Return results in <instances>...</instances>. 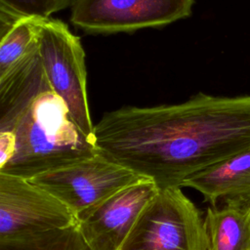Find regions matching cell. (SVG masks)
I'll list each match as a JSON object with an SVG mask.
<instances>
[{"label": "cell", "instance_id": "1", "mask_svg": "<svg viewBox=\"0 0 250 250\" xmlns=\"http://www.w3.org/2000/svg\"><path fill=\"white\" fill-rule=\"evenodd\" d=\"M100 153L158 188H182L189 177L250 149V95L197 93L176 104L127 105L94 126Z\"/></svg>", "mask_w": 250, "mask_h": 250}, {"label": "cell", "instance_id": "2", "mask_svg": "<svg viewBox=\"0 0 250 250\" xmlns=\"http://www.w3.org/2000/svg\"><path fill=\"white\" fill-rule=\"evenodd\" d=\"M0 133L14 143L0 173L27 180L99 152L53 91L38 49L0 76Z\"/></svg>", "mask_w": 250, "mask_h": 250}, {"label": "cell", "instance_id": "3", "mask_svg": "<svg viewBox=\"0 0 250 250\" xmlns=\"http://www.w3.org/2000/svg\"><path fill=\"white\" fill-rule=\"evenodd\" d=\"M120 250H207L204 219L180 187L159 188Z\"/></svg>", "mask_w": 250, "mask_h": 250}, {"label": "cell", "instance_id": "4", "mask_svg": "<svg viewBox=\"0 0 250 250\" xmlns=\"http://www.w3.org/2000/svg\"><path fill=\"white\" fill-rule=\"evenodd\" d=\"M39 56L53 91L65 103L75 125L95 142L87 95L85 52L80 38L62 21L45 18L39 35Z\"/></svg>", "mask_w": 250, "mask_h": 250}, {"label": "cell", "instance_id": "5", "mask_svg": "<svg viewBox=\"0 0 250 250\" xmlns=\"http://www.w3.org/2000/svg\"><path fill=\"white\" fill-rule=\"evenodd\" d=\"M141 178L144 177L98 152L29 181L60 199L77 220Z\"/></svg>", "mask_w": 250, "mask_h": 250}, {"label": "cell", "instance_id": "6", "mask_svg": "<svg viewBox=\"0 0 250 250\" xmlns=\"http://www.w3.org/2000/svg\"><path fill=\"white\" fill-rule=\"evenodd\" d=\"M194 0H75L70 21L89 34L159 27L191 15Z\"/></svg>", "mask_w": 250, "mask_h": 250}, {"label": "cell", "instance_id": "7", "mask_svg": "<svg viewBox=\"0 0 250 250\" xmlns=\"http://www.w3.org/2000/svg\"><path fill=\"white\" fill-rule=\"evenodd\" d=\"M77 224L68 207L29 180L0 173V239Z\"/></svg>", "mask_w": 250, "mask_h": 250}, {"label": "cell", "instance_id": "8", "mask_svg": "<svg viewBox=\"0 0 250 250\" xmlns=\"http://www.w3.org/2000/svg\"><path fill=\"white\" fill-rule=\"evenodd\" d=\"M159 188L141 178L77 219L78 228L92 250H120L137 219Z\"/></svg>", "mask_w": 250, "mask_h": 250}, {"label": "cell", "instance_id": "9", "mask_svg": "<svg viewBox=\"0 0 250 250\" xmlns=\"http://www.w3.org/2000/svg\"><path fill=\"white\" fill-rule=\"evenodd\" d=\"M183 187L198 191L211 206L221 199L250 201V149L189 177Z\"/></svg>", "mask_w": 250, "mask_h": 250}, {"label": "cell", "instance_id": "10", "mask_svg": "<svg viewBox=\"0 0 250 250\" xmlns=\"http://www.w3.org/2000/svg\"><path fill=\"white\" fill-rule=\"evenodd\" d=\"M209 206L204 224L207 250H250V201L229 199Z\"/></svg>", "mask_w": 250, "mask_h": 250}, {"label": "cell", "instance_id": "11", "mask_svg": "<svg viewBox=\"0 0 250 250\" xmlns=\"http://www.w3.org/2000/svg\"><path fill=\"white\" fill-rule=\"evenodd\" d=\"M45 17L23 16L0 34V76L36 51Z\"/></svg>", "mask_w": 250, "mask_h": 250}, {"label": "cell", "instance_id": "12", "mask_svg": "<svg viewBox=\"0 0 250 250\" xmlns=\"http://www.w3.org/2000/svg\"><path fill=\"white\" fill-rule=\"evenodd\" d=\"M0 250H92L78 225L45 232L0 239Z\"/></svg>", "mask_w": 250, "mask_h": 250}, {"label": "cell", "instance_id": "13", "mask_svg": "<svg viewBox=\"0 0 250 250\" xmlns=\"http://www.w3.org/2000/svg\"><path fill=\"white\" fill-rule=\"evenodd\" d=\"M0 4L24 16L48 18L52 15V0H0Z\"/></svg>", "mask_w": 250, "mask_h": 250}, {"label": "cell", "instance_id": "14", "mask_svg": "<svg viewBox=\"0 0 250 250\" xmlns=\"http://www.w3.org/2000/svg\"><path fill=\"white\" fill-rule=\"evenodd\" d=\"M75 0H52V14L71 7Z\"/></svg>", "mask_w": 250, "mask_h": 250}]
</instances>
